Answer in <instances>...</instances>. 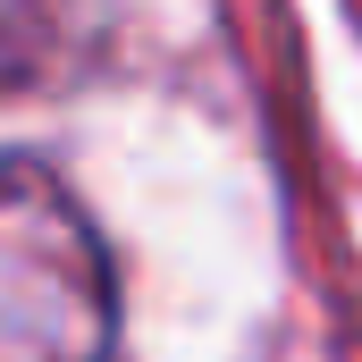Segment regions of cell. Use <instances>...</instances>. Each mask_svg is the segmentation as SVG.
I'll return each instance as SVG.
<instances>
[{"label": "cell", "mask_w": 362, "mask_h": 362, "mask_svg": "<svg viewBox=\"0 0 362 362\" xmlns=\"http://www.w3.org/2000/svg\"><path fill=\"white\" fill-rule=\"evenodd\" d=\"M118 270L42 160H0V362H110Z\"/></svg>", "instance_id": "6da1fadb"}]
</instances>
